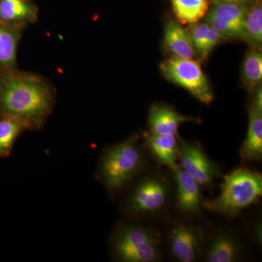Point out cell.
<instances>
[{
	"label": "cell",
	"mask_w": 262,
	"mask_h": 262,
	"mask_svg": "<svg viewBox=\"0 0 262 262\" xmlns=\"http://www.w3.org/2000/svg\"><path fill=\"white\" fill-rule=\"evenodd\" d=\"M38 16L39 8L32 0H0V21L25 29Z\"/></svg>",
	"instance_id": "14"
},
{
	"label": "cell",
	"mask_w": 262,
	"mask_h": 262,
	"mask_svg": "<svg viewBox=\"0 0 262 262\" xmlns=\"http://www.w3.org/2000/svg\"><path fill=\"white\" fill-rule=\"evenodd\" d=\"M262 229L261 221L258 220L253 222L251 227V234L253 239L258 246L261 247L262 244Z\"/></svg>",
	"instance_id": "24"
},
{
	"label": "cell",
	"mask_w": 262,
	"mask_h": 262,
	"mask_svg": "<svg viewBox=\"0 0 262 262\" xmlns=\"http://www.w3.org/2000/svg\"><path fill=\"white\" fill-rule=\"evenodd\" d=\"M179 165L200 185L208 187L222 176L218 164L208 158L200 144L179 138Z\"/></svg>",
	"instance_id": "7"
},
{
	"label": "cell",
	"mask_w": 262,
	"mask_h": 262,
	"mask_svg": "<svg viewBox=\"0 0 262 262\" xmlns=\"http://www.w3.org/2000/svg\"><path fill=\"white\" fill-rule=\"evenodd\" d=\"M222 39H223V38L220 35V33L210 26L209 32H208L206 41L202 48L201 53H199L202 59H206L210 53L214 49L215 46L220 43Z\"/></svg>",
	"instance_id": "23"
},
{
	"label": "cell",
	"mask_w": 262,
	"mask_h": 262,
	"mask_svg": "<svg viewBox=\"0 0 262 262\" xmlns=\"http://www.w3.org/2000/svg\"><path fill=\"white\" fill-rule=\"evenodd\" d=\"M160 70L168 80L187 90L201 102L208 104L213 101L210 84L196 60L172 56L161 63Z\"/></svg>",
	"instance_id": "6"
},
{
	"label": "cell",
	"mask_w": 262,
	"mask_h": 262,
	"mask_svg": "<svg viewBox=\"0 0 262 262\" xmlns=\"http://www.w3.org/2000/svg\"><path fill=\"white\" fill-rule=\"evenodd\" d=\"M210 25L206 22L191 24L188 29L194 51L199 54L209 32Z\"/></svg>",
	"instance_id": "22"
},
{
	"label": "cell",
	"mask_w": 262,
	"mask_h": 262,
	"mask_svg": "<svg viewBox=\"0 0 262 262\" xmlns=\"http://www.w3.org/2000/svg\"><path fill=\"white\" fill-rule=\"evenodd\" d=\"M261 195V174L252 169L239 168L224 176L220 195L202 201V206L213 213L234 217Z\"/></svg>",
	"instance_id": "3"
},
{
	"label": "cell",
	"mask_w": 262,
	"mask_h": 262,
	"mask_svg": "<svg viewBox=\"0 0 262 262\" xmlns=\"http://www.w3.org/2000/svg\"><path fill=\"white\" fill-rule=\"evenodd\" d=\"M25 127L15 119L0 116V158H8Z\"/></svg>",
	"instance_id": "20"
},
{
	"label": "cell",
	"mask_w": 262,
	"mask_h": 262,
	"mask_svg": "<svg viewBox=\"0 0 262 262\" xmlns=\"http://www.w3.org/2000/svg\"><path fill=\"white\" fill-rule=\"evenodd\" d=\"M247 6L227 2H213L206 15V22L223 39L245 38V18Z\"/></svg>",
	"instance_id": "8"
},
{
	"label": "cell",
	"mask_w": 262,
	"mask_h": 262,
	"mask_svg": "<svg viewBox=\"0 0 262 262\" xmlns=\"http://www.w3.org/2000/svg\"><path fill=\"white\" fill-rule=\"evenodd\" d=\"M239 155L246 163L258 162L262 158V113L251 106L249 110V121L246 139Z\"/></svg>",
	"instance_id": "15"
},
{
	"label": "cell",
	"mask_w": 262,
	"mask_h": 262,
	"mask_svg": "<svg viewBox=\"0 0 262 262\" xmlns=\"http://www.w3.org/2000/svg\"><path fill=\"white\" fill-rule=\"evenodd\" d=\"M196 121L194 117L184 116L171 106L163 104L151 106L148 116L149 132L160 135L177 136L179 127L184 122Z\"/></svg>",
	"instance_id": "12"
},
{
	"label": "cell",
	"mask_w": 262,
	"mask_h": 262,
	"mask_svg": "<svg viewBox=\"0 0 262 262\" xmlns=\"http://www.w3.org/2000/svg\"><path fill=\"white\" fill-rule=\"evenodd\" d=\"M55 104L54 89L44 77L16 69L0 72V116L15 119L27 130H40Z\"/></svg>",
	"instance_id": "1"
},
{
	"label": "cell",
	"mask_w": 262,
	"mask_h": 262,
	"mask_svg": "<svg viewBox=\"0 0 262 262\" xmlns=\"http://www.w3.org/2000/svg\"><path fill=\"white\" fill-rule=\"evenodd\" d=\"M148 165L147 154L139 136L105 148L100 156L96 178L108 195L115 198L145 171Z\"/></svg>",
	"instance_id": "2"
},
{
	"label": "cell",
	"mask_w": 262,
	"mask_h": 262,
	"mask_svg": "<svg viewBox=\"0 0 262 262\" xmlns=\"http://www.w3.org/2000/svg\"><path fill=\"white\" fill-rule=\"evenodd\" d=\"M134 180L122 203V211L132 218L153 217L166 211L172 198L168 179L159 173L141 174Z\"/></svg>",
	"instance_id": "5"
},
{
	"label": "cell",
	"mask_w": 262,
	"mask_h": 262,
	"mask_svg": "<svg viewBox=\"0 0 262 262\" xmlns=\"http://www.w3.org/2000/svg\"><path fill=\"white\" fill-rule=\"evenodd\" d=\"M174 14L182 24L198 23L210 8V0H171Z\"/></svg>",
	"instance_id": "18"
},
{
	"label": "cell",
	"mask_w": 262,
	"mask_h": 262,
	"mask_svg": "<svg viewBox=\"0 0 262 262\" xmlns=\"http://www.w3.org/2000/svg\"><path fill=\"white\" fill-rule=\"evenodd\" d=\"M168 244L170 254L179 262L195 261L203 248V237L196 226L176 222L170 227Z\"/></svg>",
	"instance_id": "9"
},
{
	"label": "cell",
	"mask_w": 262,
	"mask_h": 262,
	"mask_svg": "<svg viewBox=\"0 0 262 262\" xmlns=\"http://www.w3.org/2000/svg\"><path fill=\"white\" fill-rule=\"evenodd\" d=\"M253 106L258 112L262 113V90L261 87L258 88L256 90L254 100H253Z\"/></svg>",
	"instance_id": "25"
},
{
	"label": "cell",
	"mask_w": 262,
	"mask_h": 262,
	"mask_svg": "<svg viewBox=\"0 0 262 262\" xmlns=\"http://www.w3.org/2000/svg\"><path fill=\"white\" fill-rule=\"evenodd\" d=\"M243 78L249 89H256L261 83L262 54L258 48L248 52L243 64Z\"/></svg>",
	"instance_id": "21"
},
{
	"label": "cell",
	"mask_w": 262,
	"mask_h": 262,
	"mask_svg": "<svg viewBox=\"0 0 262 262\" xmlns=\"http://www.w3.org/2000/svg\"><path fill=\"white\" fill-rule=\"evenodd\" d=\"M172 173L177 186V208L179 213L186 216L201 215V185L180 165Z\"/></svg>",
	"instance_id": "10"
},
{
	"label": "cell",
	"mask_w": 262,
	"mask_h": 262,
	"mask_svg": "<svg viewBox=\"0 0 262 262\" xmlns=\"http://www.w3.org/2000/svg\"><path fill=\"white\" fill-rule=\"evenodd\" d=\"M241 241L233 233L222 231L215 234L203 250V260L207 262H233L242 258Z\"/></svg>",
	"instance_id": "11"
},
{
	"label": "cell",
	"mask_w": 262,
	"mask_h": 262,
	"mask_svg": "<svg viewBox=\"0 0 262 262\" xmlns=\"http://www.w3.org/2000/svg\"><path fill=\"white\" fill-rule=\"evenodd\" d=\"M164 42L173 56L194 58L195 51L189 32L175 20H168L165 24Z\"/></svg>",
	"instance_id": "17"
},
{
	"label": "cell",
	"mask_w": 262,
	"mask_h": 262,
	"mask_svg": "<svg viewBox=\"0 0 262 262\" xmlns=\"http://www.w3.org/2000/svg\"><path fill=\"white\" fill-rule=\"evenodd\" d=\"M256 0H213V2H227V3H238V4L248 5L252 4Z\"/></svg>",
	"instance_id": "26"
},
{
	"label": "cell",
	"mask_w": 262,
	"mask_h": 262,
	"mask_svg": "<svg viewBox=\"0 0 262 262\" xmlns=\"http://www.w3.org/2000/svg\"><path fill=\"white\" fill-rule=\"evenodd\" d=\"M144 145L158 163L171 171L179 166L178 135H160L149 132L144 136Z\"/></svg>",
	"instance_id": "13"
},
{
	"label": "cell",
	"mask_w": 262,
	"mask_h": 262,
	"mask_svg": "<svg viewBox=\"0 0 262 262\" xmlns=\"http://www.w3.org/2000/svg\"><path fill=\"white\" fill-rule=\"evenodd\" d=\"M110 252L120 262H156L162 258L159 234L136 222H122L114 229Z\"/></svg>",
	"instance_id": "4"
},
{
	"label": "cell",
	"mask_w": 262,
	"mask_h": 262,
	"mask_svg": "<svg viewBox=\"0 0 262 262\" xmlns=\"http://www.w3.org/2000/svg\"><path fill=\"white\" fill-rule=\"evenodd\" d=\"M244 40L253 48H258L262 43L261 0H256L248 5L245 18Z\"/></svg>",
	"instance_id": "19"
},
{
	"label": "cell",
	"mask_w": 262,
	"mask_h": 262,
	"mask_svg": "<svg viewBox=\"0 0 262 262\" xmlns=\"http://www.w3.org/2000/svg\"><path fill=\"white\" fill-rule=\"evenodd\" d=\"M24 30L0 21V72L16 69L17 51Z\"/></svg>",
	"instance_id": "16"
}]
</instances>
